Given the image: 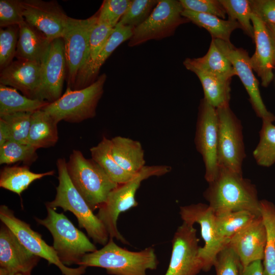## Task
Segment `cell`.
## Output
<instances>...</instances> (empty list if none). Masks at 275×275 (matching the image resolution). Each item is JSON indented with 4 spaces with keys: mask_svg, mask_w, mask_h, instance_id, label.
<instances>
[{
    "mask_svg": "<svg viewBox=\"0 0 275 275\" xmlns=\"http://www.w3.org/2000/svg\"><path fill=\"white\" fill-rule=\"evenodd\" d=\"M270 120H262L259 142L253 152L257 163L269 167L275 162V125Z\"/></svg>",
    "mask_w": 275,
    "mask_h": 275,
    "instance_id": "34",
    "label": "cell"
},
{
    "mask_svg": "<svg viewBox=\"0 0 275 275\" xmlns=\"http://www.w3.org/2000/svg\"><path fill=\"white\" fill-rule=\"evenodd\" d=\"M97 20L98 12L84 19L68 17L62 37L68 88L72 89L87 62L91 33Z\"/></svg>",
    "mask_w": 275,
    "mask_h": 275,
    "instance_id": "10",
    "label": "cell"
},
{
    "mask_svg": "<svg viewBox=\"0 0 275 275\" xmlns=\"http://www.w3.org/2000/svg\"><path fill=\"white\" fill-rule=\"evenodd\" d=\"M266 241L265 227L261 216L235 234L229 245L238 255L242 267L263 260Z\"/></svg>",
    "mask_w": 275,
    "mask_h": 275,
    "instance_id": "20",
    "label": "cell"
},
{
    "mask_svg": "<svg viewBox=\"0 0 275 275\" xmlns=\"http://www.w3.org/2000/svg\"><path fill=\"white\" fill-rule=\"evenodd\" d=\"M25 21L52 41L62 38L69 16L56 1H20Z\"/></svg>",
    "mask_w": 275,
    "mask_h": 275,
    "instance_id": "17",
    "label": "cell"
},
{
    "mask_svg": "<svg viewBox=\"0 0 275 275\" xmlns=\"http://www.w3.org/2000/svg\"><path fill=\"white\" fill-rule=\"evenodd\" d=\"M66 167L72 184L93 211L105 202L118 185L97 163L85 158L78 150L72 151Z\"/></svg>",
    "mask_w": 275,
    "mask_h": 275,
    "instance_id": "5",
    "label": "cell"
},
{
    "mask_svg": "<svg viewBox=\"0 0 275 275\" xmlns=\"http://www.w3.org/2000/svg\"><path fill=\"white\" fill-rule=\"evenodd\" d=\"M203 193L215 214L246 210L261 216L256 187L242 175L218 167L216 176Z\"/></svg>",
    "mask_w": 275,
    "mask_h": 275,
    "instance_id": "1",
    "label": "cell"
},
{
    "mask_svg": "<svg viewBox=\"0 0 275 275\" xmlns=\"http://www.w3.org/2000/svg\"><path fill=\"white\" fill-rule=\"evenodd\" d=\"M49 103L21 95L17 90L0 84V116L18 112L33 113Z\"/></svg>",
    "mask_w": 275,
    "mask_h": 275,
    "instance_id": "30",
    "label": "cell"
},
{
    "mask_svg": "<svg viewBox=\"0 0 275 275\" xmlns=\"http://www.w3.org/2000/svg\"><path fill=\"white\" fill-rule=\"evenodd\" d=\"M41 76L40 62L17 59L1 70L0 83L36 99L41 86Z\"/></svg>",
    "mask_w": 275,
    "mask_h": 275,
    "instance_id": "21",
    "label": "cell"
},
{
    "mask_svg": "<svg viewBox=\"0 0 275 275\" xmlns=\"http://www.w3.org/2000/svg\"><path fill=\"white\" fill-rule=\"evenodd\" d=\"M260 210L266 234L263 275H275V205L262 200L260 201Z\"/></svg>",
    "mask_w": 275,
    "mask_h": 275,
    "instance_id": "31",
    "label": "cell"
},
{
    "mask_svg": "<svg viewBox=\"0 0 275 275\" xmlns=\"http://www.w3.org/2000/svg\"><path fill=\"white\" fill-rule=\"evenodd\" d=\"M0 219L29 251L45 259L49 264L56 265L63 275H82L85 272L86 266L70 268L64 265L53 247L48 245L41 235L34 231L30 224L16 217L14 212L6 205H2L0 207Z\"/></svg>",
    "mask_w": 275,
    "mask_h": 275,
    "instance_id": "12",
    "label": "cell"
},
{
    "mask_svg": "<svg viewBox=\"0 0 275 275\" xmlns=\"http://www.w3.org/2000/svg\"><path fill=\"white\" fill-rule=\"evenodd\" d=\"M18 32V25L1 28L0 67L1 70L11 63L15 57Z\"/></svg>",
    "mask_w": 275,
    "mask_h": 275,
    "instance_id": "40",
    "label": "cell"
},
{
    "mask_svg": "<svg viewBox=\"0 0 275 275\" xmlns=\"http://www.w3.org/2000/svg\"><path fill=\"white\" fill-rule=\"evenodd\" d=\"M258 217L246 210L215 214V222L219 236L226 240L230 239Z\"/></svg>",
    "mask_w": 275,
    "mask_h": 275,
    "instance_id": "33",
    "label": "cell"
},
{
    "mask_svg": "<svg viewBox=\"0 0 275 275\" xmlns=\"http://www.w3.org/2000/svg\"><path fill=\"white\" fill-rule=\"evenodd\" d=\"M251 20L256 48L250 62L253 71L260 78L262 86L266 87L273 77L275 46L266 24L254 13Z\"/></svg>",
    "mask_w": 275,
    "mask_h": 275,
    "instance_id": "19",
    "label": "cell"
},
{
    "mask_svg": "<svg viewBox=\"0 0 275 275\" xmlns=\"http://www.w3.org/2000/svg\"><path fill=\"white\" fill-rule=\"evenodd\" d=\"M32 114L18 112L0 116V119H3L8 126L10 136L9 141L28 144Z\"/></svg>",
    "mask_w": 275,
    "mask_h": 275,
    "instance_id": "39",
    "label": "cell"
},
{
    "mask_svg": "<svg viewBox=\"0 0 275 275\" xmlns=\"http://www.w3.org/2000/svg\"><path fill=\"white\" fill-rule=\"evenodd\" d=\"M111 141L113 157L126 172L135 175L146 166L144 151L140 142L121 136H115Z\"/></svg>",
    "mask_w": 275,
    "mask_h": 275,
    "instance_id": "25",
    "label": "cell"
},
{
    "mask_svg": "<svg viewBox=\"0 0 275 275\" xmlns=\"http://www.w3.org/2000/svg\"><path fill=\"white\" fill-rule=\"evenodd\" d=\"M182 15L189 21L205 29L210 34L212 39H218L230 42L231 33L240 28L238 23L234 20H225L214 15L194 12L184 10Z\"/></svg>",
    "mask_w": 275,
    "mask_h": 275,
    "instance_id": "28",
    "label": "cell"
},
{
    "mask_svg": "<svg viewBox=\"0 0 275 275\" xmlns=\"http://www.w3.org/2000/svg\"><path fill=\"white\" fill-rule=\"evenodd\" d=\"M219 50L229 60L236 75L241 80L250 97V101L257 115L262 120L273 122L275 116L266 108L263 102L259 88V81L251 67L248 52L234 46L231 42L213 39Z\"/></svg>",
    "mask_w": 275,
    "mask_h": 275,
    "instance_id": "16",
    "label": "cell"
},
{
    "mask_svg": "<svg viewBox=\"0 0 275 275\" xmlns=\"http://www.w3.org/2000/svg\"><path fill=\"white\" fill-rule=\"evenodd\" d=\"M10 132L6 123L0 119V147L10 140Z\"/></svg>",
    "mask_w": 275,
    "mask_h": 275,
    "instance_id": "47",
    "label": "cell"
},
{
    "mask_svg": "<svg viewBox=\"0 0 275 275\" xmlns=\"http://www.w3.org/2000/svg\"><path fill=\"white\" fill-rule=\"evenodd\" d=\"M261 260H257L242 267L240 275H263V266Z\"/></svg>",
    "mask_w": 275,
    "mask_h": 275,
    "instance_id": "46",
    "label": "cell"
},
{
    "mask_svg": "<svg viewBox=\"0 0 275 275\" xmlns=\"http://www.w3.org/2000/svg\"><path fill=\"white\" fill-rule=\"evenodd\" d=\"M195 143L205 164V178L209 183L215 178L218 168L217 115L216 109L204 98L199 108Z\"/></svg>",
    "mask_w": 275,
    "mask_h": 275,
    "instance_id": "13",
    "label": "cell"
},
{
    "mask_svg": "<svg viewBox=\"0 0 275 275\" xmlns=\"http://www.w3.org/2000/svg\"><path fill=\"white\" fill-rule=\"evenodd\" d=\"M47 215L44 219L35 217L37 222L44 226L51 234L53 247L61 262L65 266L78 265L86 254L97 250L87 236L76 228L63 214L46 206Z\"/></svg>",
    "mask_w": 275,
    "mask_h": 275,
    "instance_id": "6",
    "label": "cell"
},
{
    "mask_svg": "<svg viewBox=\"0 0 275 275\" xmlns=\"http://www.w3.org/2000/svg\"><path fill=\"white\" fill-rule=\"evenodd\" d=\"M216 109L218 167H224L242 175V164L245 153L241 122L229 105Z\"/></svg>",
    "mask_w": 275,
    "mask_h": 275,
    "instance_id": "8",
    "label": "cell"
},
{
    "mask_svg": "<svg viewBox=\"0 0 275 275\" xmlns=\"http://www.w3.org/2000/svg\"><path fill=\"white\" fill-rule=\"evenodd\" d=\"M200 248L196 229L183 222L174 235L171 259L164 275H197L203 270Z\"/></svg>",
    "mask_w": 275,
    "mask_h": 275,
    "instance_id": "14",
    "label": "cell"
},
{
    "mask_svg": "<svg viewBox=\"0 0 275 275\" xmlns=\"http://www.w3.org/2000/svg\"><path fill=\"white\" fill-rule=\"evenodd\" d=\"M114 28L97 20L91 33L87 62L77 74L75 81L82 76L90 67L113 32Z\"/></svg>",
    "mask_w": 275,
    "mask_h": 275,
    "instance_id": "37",
    "label": "cell"
},
{
    "mask_svg": "<svg viewBox=\"0 0 275 275\" xmlns=\"http://www.w3.org/2000/svg\"><path fill=\"white\" fill-rule=\"evenodd\" d=\"M66 161L60 158L57 161L59 184L55 198L45 203L46 206L55 209L62 208L76 216L78 226L84 228L94 242L104 245L109 240L107 232L101 221L72 184L68 175Z\"/></svg>",
    "mask_w": 275,
    "mask_h": 275,
    "instance_id": "3",
    "label": "cell"
},
{
    "mask_svg": "<svg viewBox=\"0 0 275 275\" xmlns=\"http://www.w3.org/2000/svg\"><path fill=\"white\" fill-rule=\"evenodd\" d=\"M90 150L91 158L118 184L126 182L134 176L126 172L117 163L112 153L111 140L106 136H103L101 141Z\"/></svg>",
    "mask_w": 275,
    "mask_h": 275,
    "instance_id": "27",
    "label": "cell"
},
{
    "mask_svg": "<svg viewBox=\"0 0 275 275\" xmlns=\"http://www.w3.org/2000/svg\"><path fill=\"white\" fill-rule=\"evenodd\" d=\"M254 13L265 23L275 24V0H250Z\"/></svg>",
    "mask_w": 275,
    "mask_h": 275,
    "instance_id": "45",
    "label": "cell"
},
{
    "mask_svg": "<svg viewBox=\"0 0 275 275\" xmlns=\"http://www.w3.org/2000/svg\"><path fill=\"white\" fill-rule=\"evenodd\" d=\"M18 38L15 57L40 62L51 41L25 21L19 25Z\"/></svg>",
    "mask_w": 275,
    "mask_h": 275,
    "instance_id": "24",
    "label": "cell"
},
{
    "mask_svg": "<svg viewBox=\"0 0 275 275\" xmlns=\"http://www.w3.org/2000/svg\"><path fill=\"white\" fill-rule=\"evenodd\" d=\"M106 75L103 73L88 87L73 90L67 88L57 100L49 103L42 109L58 123L64 121L79 123L94 118L98 102L103 93Z\"/></svg>",
    "mask_w": 275,
    "mask_h": 275,
    "instance_id": "7",
    "label": "cell"
},
{
    "mask_svg": "<svg viewBox=\"0 0 275 275\" xmlns=\"http://www.w3.org/2000/svg\"><path fill=\"white\" fill-rule=\"evenodd\" d=\"M179 214L183 222L193 225L195 223L200 225L205 244L200 248L199 256L203 263L202 270H209L217 254L230 241L218 234L213 210L209 205L200 203L181 207Z\"/></svg>",
    "mask_w": 275,
    "mask_h": 275,
    "instance_id": "11",
    "label": "cell"
},
{
    "mask_svg": "<svg viewBox=\"0 0 275 275\" xmlns=\"http://www.w3.org/2000/svg\"><path fill=\"white\" fill-rule=\"evenodd\" d=\"M228 19L237 21L243 32L254 39V29L251 20L253 12L250 1L219 0Z\"/></svg>",
    "mask_w": 275,
    "mask_h": 275,
    "instance_id": "35",
    "label": "cell"
},
{
    "mask_svg": "<svg viewBox=\"0 0 275 275\" xmlns=\"http://www.w3.org/2000/svg\"><path fill=\"white\" fill-rule=\"evenodd\" d=\"M158 264L153 248L130 251L109 238L102 249L84 255L78 265L103 268L112 275H147V271L156 269Z\"/></svg>",
    "mask_w": 275,
    "mask_h": 275,
    "instance_id": "2",
    "label": "cell"
},
{
    "mask_svg": "<svg viewBox=\"0 0 275 275\" xmlns=\"http://www.w3.org/2000/svg\"><path fill=\"white\" fill-rule=\"evenodd\" d=\"M213 266L216 275H240L242 268L238 255L229 244L217 254Z\"/></svg>",
    "mask_w": 275,
    "mask_h": 275,
    "instance_id": "41",
    "label": "cell"
},
{
    "mask_svg": "<svg viewBox=\"0 0 275 275\" xmlns=\"http://www.w3.org/2000/svg\"><path fill=\"white\" fill-rule=\"evenodd\" d=\"M41 83L36 99L52 103L62 96L66 73L62 38L51 41L40 62Z\"/></svg>",
    "mask_w": 275,
    "mask_h": 275,
    "instance_id": "15",
    "label": "cell"
},
{
    "mask_svg": "<svg viewBox=\"0 0 275 275\" xmlns=\"http://www.w3.org/2000/svg\"><path fill=\"white\" fill-rule=\"evenodd\" d=\"M199 78L204 91V98L215 108L229 105L231 81L200 71H194Z\"/></svg>",
    "mask_w": 275,
    "mask_h": 275,
    "instance_id": "32",
    "label": "cell"
},
{
    "mask_svg": "<svg viewBox=\"0 0 275 275\" xmlns=\"http://www.w3.org/2000/svg\"><path fill=\"white\" fill-rule=\"evenodd\" d=\"M41 258L29 251L4 224L0 229V268L8 275H31Z\"/></svg>",
    "mask_w": 275,
    "mask_h": 275,
    "instance_id": "18",
    "label": "cell"
},
{
    "mask_svg": "<svg viewBox=\"0 0 275 275\" xmlns=\"http://www.w3.org/2000/svg\"><path fill=\"white\" fill-rule=\"evenodd\" d=\"M183 10L179 1L159 0L148 18L133 29L128 45L134 47L173 35L179 25L190 22L182 15Z\"/></svg>",
    "mask_w": 275,
    "mask_h": 275,
    "instance_id": "9",
    "label": "cell"
},
{
    "mask_svg": "<svg viewBox=\"0 0 275 275\" xmlns=\"http://www.w3.org/2000/svg\"><path fill=\"white\" fill-rule=\"evenodd\" d=\"M133 31V29L118 23L90 67L82 76L75 81L71 90L81 89L94 82L100 68L107 59L120 45L131 38Z\"/></svg>",
    "mask_w": 275,
    "mask_h": 275,
    "instance_id": "23",
    "label": "cell"
},
{
    "mask_svg": "<svg viewBox=\"0 0 275 275\" xmlns=\"http://www.w3.org/2000/svg\"><path fill=\"white\" fill-rule=\"evenodd\" d=\"M130 0H105L98 12V21L115 28L125 13Z\"/></svg>",
    "mask_w": 275,
    "mask_h": 275,
    "instance_id": "42",
    "label": "cell"
},
{
    "mask_svg": "<svg viewBox=\"0 0 275 275\" xmlns=\"http://www.w3.org/2000/svg\"><path fill=\"white\" fill-rule=\"evenodd\" d=\"M270 33L273 42L275 46V24L265 23Z\"/></svg>",
    "mask_w": 275,
    "mask_h": 275,
    "instance_id": "48",
    "label": "cell"
},
{
    "mask_svg": "<svg viewBox=\"0 0 275 275\" xmlns=\"http://www.w3.org/2000/svg\"><path fill=\"white\" fill-rule=\"evenodd\" d=\"M183 65L188 70L202 71L225 80L231 81L235 71L231 63L219 50L212 39L206 54L198 58H186Z\"/></svg>",
    "mask_w": 275,
    "mask_h": 275,
    "instance_id": "22",
    "label": "cell"
},
{
    "mask_svg": "<svg viewBox=\"0 0 275 275\" xmlns=\"http://www.w3.org/2000/svg\"><path fill=\"white\" fill-rule=\"evenodd\" d=\"M171 170L170 166L165 165L145 166L131 179L118 184L109 193L96 214L105 227L109 238L128 243L118 229L117 220L120 214L138 205L135 196L143 181L152 176L165 175Z\"/></svg>",
    "mask_w": 275,
    "mask_h": 275,
    "instance_id": "4",
    "label": "cell"
},
{
    "mask_svg": "<svg viewBox=\"0 0 275 275\" xmlns=\"http://www.w3.org/2000/svg\"><path fill=\"white\" fill-rule=\"evenodd\" d=\"M37 149L29 144L8 141L0 147V164H12L21 161L31 164L38 158Z\"/></svg>",
    "mask_w": 275,
    "mask_h": 275,
    "instance_id": "36",
    "label": "cell"
},
{
    "mask_svg": "<svg viewBox=\"0 0 275 275\" xmlns=\"http://www.w3.org/2000/svg\"><path fill=\"white\" fill-rule=\"evenodd\" d=\"M159 0H132L118 23L134 29L150 16Z\"/></svg>",
    "mask_w": 275,
    "mask_h": 275,
    "instance_id": "38",
    "label": "cell"
},
{
    "mask_svg": "<svg viewBox=\"0 0 275 275\" xmlns=\"http://www.w3.org/2000/svg\"><path fill=\"white\" fill-rule=\"evenodd\" d=\"M184 10L225 19L226 12L219 0H180Z\"/></svg>",
    "mask_w": 275,
    "mask_h": 275,
    "instance_id": "44",
    "label": "cell"
},
{
    "mask_svg": "<svg viewBox=\"0 0 275 275\" xmlns=\"http://www.w3.org/2000/svg\"><path fill=\"white\" fill-rule=\"evenodd\" d=\"M15 275H27V274H23V273H17Z\"/></svg>",
    "mask_w": 275,
    "mask_h": 275,
    "instance_id": "49",
    "label": "cell"
},
{
    "mask_svg": "<svg viewBox=\"0 0 275 275\" xmlns=\"http://www.w3.org/2000/svg\"><path fill=\"white\" fill-rule=\"evenodd\" d=\"M25 21L19 0L0 1V26L19 25Z\"/></svg>",
    "mask_w": 275,
    "mask_h": 275,
    "instance_id": "43",
    "label": "cell"
},
{
    "mask_svg": "<svg viewBox=\"0 0 275 275\" xmlns=\"http://www.w3.org/2000/svg\"><path fill=\"white\" fill-rule=\"evenodd\" d=\"M53 174V171L42 173H34L27 166H6L1 171L0 187L20 196L34 181Z\"/></svg>",
    "mask_w": 275,
    "mask_h": 275,
    "instance_id": "29",
    "label": "cell"
},
{
    "mask_svg": "<svg viewBox=\"0 0 275 275\" xmlns=\"http://www.w3.org/2000/svg\"><path fill=\"white\" fill-rule=\"evenodd\" d=\"M58 124L42 109L32 113L28 144L37 149L54 146L59 139Z\"/></svg>",
    "mask_w": 275,
    "mask_h": 275,
    "instance_id": "26",
    "label": "cell"
}]
</instances>
